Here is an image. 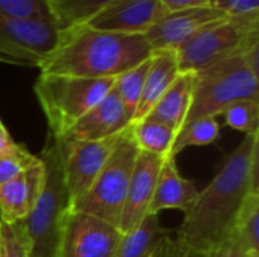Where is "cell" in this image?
<instances>
[{
  "label": "cell",
  "mask_w": 259,
  "mask_h": 257,
  "mask_svg": "<svg viewBox=\"0 0 259 257\" xmlns=\"http://www.w3.org/2000/svg\"><path fill=\"white\" fill-rule=\"evenodd\" d=\"M225 124L231 129L249 133L259 132V100H237L228 105L223 112Z\"/></svg>",
  "instance_id": "cell-25"
},
{
  "label": "cell",
  "mask_w": 259,
  "mask_h": 257,
  "mask_svg": "<svg viewBox=\"0 0 259 257\" xmlns=\"http://www.w3.org/2000/svg\"><path fill=\"white\" fill-rule=\"evenodd\" d=\"M134 121L129 111L112 89L93 106L62 138V141H99L120 135Z\"/></svg>",
  "instance_id": "cell-14"
},
{
  "label": "cell",
  "mask_w": 259,
  "mask_h": 257,
  "mask_svg": "<svg viewBox=\"0 0 259 257\" xmlns=\"http://www.w3.org/2000/svg\"><path fill=\"white\" fill-rule=\"evenodd\" d=\"M181 74L176 52H155L150 58V65L146 73L143 94L137 106L134 121H140L147 117L156 101L171 86L176 77Z\"/></svg>",
  "instance_id": "cell-17"
},
{
  "label": "cell",
  "mask_w": 259,
  "mask_h": 257,
  "mask_svg": "<svg viewBox=\"0 0 259 257\" xmlns=\"http://www.w3.org/2000/svg\"><path fill=\"white\" fill-rule=\"evenodd\" d=\"M231 236L247 253L259 254V194H249L244 198Z\"/></svg>",
  "instance_id": "cell-23"
},
{
  "label": "cell",
  "mask_w": 259,
  "mask_h": 257,
  "mask_svg": "<svg viewBox=\"0 0 259 257\" xmlns=\"http://www.w3.org/2000/svg\"><path fill=\"white\" fill-rule=\"evenodd\" d=\"M193 86L194 73H181L146 118L167 124L173 130L179 132V129L185 124L191 106Z\"/></svg>",
  "instance_id": "cell-18"
},
{
  "label": "cell",
  "mask_w": 259,
  "mask_h": 257,
  "mask_svg": "<svg viewBox=\"0 0 259 257\" xmlns=\"http://www.w3.org/2000/svg\"><path fill=\"white\" fill-rule=\"evenodd\" d=\"M225 17L211 6H199L178 11H167L144 33L147 44L155 52H178L184 47L203 26Z\"/></svg>",
  "instance_id": "cell-11"
},
{
  "label": "cell",
  "mask_w": 259,
  "mask_h": 257,
  "mask_svg": "<svg viewBox=\"0 0 259 257\" xmlns=\"http://www.w3.org/2000/svg\"><path fill=\"white\" fill-rule=\"evenodd\" d=\"M44 183V165L38 161L15 179L0 185V223L24 221L32 212Z\"/></svg>",
  "instance_id": "cell-15"
},
{
  "label": "cell",
  "mask_w": 259,
  "mask_h": 257,
  "mask_svg": "<svg viewBox=\"0 0 259 257\" xmlns=\"http://www.w3.org/2000/svg\"><path fill=\"white\" fill-rule=\"evenodd\" d=\"M0 62H3V59H2V58H0Z\"/></svg>",
  "instance_id": "cell-37"
},
{
  "label": "cell",
  "mask_w": 259,
  "mask_h": 257,
  "mask_svg": "<svg viewBox=\"0 0 259 257\" xmlns=\"http://www.w3.org/2000/svg\"><path fill=\"white\" fill-rule=\"evenodd\" d=\"M114 0H47L52 20L59 32L85 24Z\"/></svg>",
  "instance_id": "cell-20"
},
{
  "label": "cell",
  "mask_w": 259,
  "mask_h": 257,
  "mask_svg": "<svg viewBox=\"0 0 259 257\" xmlns=\"http://www.w3.org/2000/svg\"><path fill=\"white\" fill-rule=\"evenodd\" d=\"M36 161L38 156L32 155L21 144H18V147L12 151L0 155V185L15 179Z\"/></svg>",
  "instance_id": "cell-28"
},
{
  "label": "cell",
  "mask_w": 259,
  "mask_h": 257,
  "mask_svg": "<svg viewBox=\"0 0 259 257\" xmlns=\"http://www.w3.org/2000/svg\"><path fill=\"white\" fill-rule=\"evenodd\" d=\"M252 257H259V254H255V256H252Z\"/></svg>",
  "instance_id": "cell-36"
},
{
  "label": "cell",
  "mask_w": 259,
  "mask_h": 257,
  "mask_svg": "<svg viewBox=\"0 0 259 257\" xmlns=\"http://www.w3.org/2000/svg\"><path fill=\"white\" fill-rule=\"evenodd\" d=\"M165 12L161 0H114L85 26L108 32L144 35Z\"/></svg>",
  "instance_id": "cell-13"
},
{
  "label": "cell",
  "mask_w": 259,
  "mask_h": 257,
  "mask_svg": "<svg viewBox=\"0 0 259 257\" xmlns=\"http://www.w3.org/2000/svg\"><path fill=\"white\" fill-rule=\"evenodd\" d=\"M208 2L209 0H161L165 11H178V9L208 6Z\"/></svg>",
  "instance_id": "cell-31"
},
{
  "label": "cell",
  "mask_w": 259,
  "mask_h": 257,
  "mask_svg": "<svg viewBox=\"0 0 259 257\" xmlns=\"http://www.w3.org/2000/svg\"><path fill=\"white\" fill-rule=\"evenodd\" d=\"M120 135L99 141H62V179L68 206L83 197L108 162Z\"/></svg>",
  "instance_id": "cell-10"
},
{
  "label": "cell",
  "mask_w": 259,
  "mask_h": 257,
  "mask_svg": "<svg viewBox=\"0 0 259 257\" xmlns=\"http://www.w3.org/2000/svg\"><path fill=\"white\" fill-rule=\"evenodd\" d=\"M17 147H18V144L12 139V136L9 135L8 129L6 127L0 129V155L9 153V151H12Z\"/></svg>",
  "instance_id": "cell-33"
},
{
  "label": "cell",
  "mask_w": 259,
  "mask_h": 257,
  "mask_svg": "<svg viewBox=\"0 0 259 257\" xmlns=\"http://www.w3.org/2000/svg\"><path fill=\"white\" fill-rule=\"evenodd\" d=\"M115 79L39 74L33 92L47 120L49 135L62 138L114 86Z\"/></svg>",
  "instance_id": "cell-6"
},
{
  "label": "cell",
  "mask_w": 259,
  "mask_h": 257,
  "mask_svg": "<svg viewBox=\"0 0 259 257\" xmlns=\"http://www.w3.org/2000/svg\"><path fill=\"white\" fill-rule=\"evenodd\" d=\"M259 100V47L194 73L193 100L187 121L220 117L237 100Z\"/></svg>",
  "instance_id": "cell-3"
},
{
  "label": "cell",
  "mask_w": 259,
  "mask_h": 257,
  "mask_svg": "<svg viewBox=\"0 0 259 257\" xmlns=\"http://www.w3.org/2000/svg\"><path fill=\"white\" fill-rule=\"evenodd\" d=\"M208 6L231 17L259 12V0H209Z\"/></svg>",
  "instance_id": "cell-29"
},
{
  "label": "cell",
  "mask_w": 259,
  "mask_h": 257,
  "mask_svg": "<svg viewBox=\"0 0 259 257\" xmlns=\"http://www.w3.org/2000/svg\"><path fill=\"white\" fill-rule=\"evenodd\" d=\"M0 12L14 18L53 23L47 0H0Z\"/></svg>",
  "instance_id": "cell-26"
},
{
  "label": "cell",
  "mask_w": 259,
  "mask_h": 257,
  "mask_svg": "<svg viewBox=\"0 0 259 257\" xmlns=\"http://www.w3.org/2000/svg\"><path fill=\"white\" fill-rule=\"evenodd\" d=\"M134 141L140 151L158 155V156H170L176 130L155 120L143 118L131 124Z\"/></svg>",
  "instance_id": "cell-21"
},
{
  "label": "cell",
  "mask_w": 259,
  "mask_h": 257,
  "mask_svg": "<svg viewBox=\"0 0 259 257\" xmlns=\"http://www.w3.org/2000/svg\"><path fill=\"white\" fill-rule=\"evenodd\" d=\"M256 253H247L232 236H229L225 242L212 248L209 253L199 257H252Z\"/></svg>",
  "instance_id": "cell-30"
},
{
  "label": "cell",
  "mask_w": 259,
  "mask_h": 257,
  "mask_svg": "<svg viewBox=\"0 0 259 257\" xmlns=\"http://www.w3.org/2000/svg\"><path fill=\"white\" fill-rule=\"evenodd\" d=\"M164 257H199L191 254L188 250H185L176 239H173L171 236L167 239L165 242V251H164Z\"/></svg>",
  "instance_id": "cell-32"
},
{
  "label": "cell",
  "mask_w": 259,
  "mask_h": 257,
  "mask_svg": "<svg viewBox=\"0 0 259 257\" xmlns=\"http://www.w3.org/2000/svg\"><path fill=\"white\" fill-rule=\"evenodd\" d=\"M3 127H5V124H3V123L0 121V129H3Z\"/></svg>",
  "instance_id": "cell-35"
},
{
  "label": "cell",
  "mask_w": 259,
  "mask_h": 257,
  "mask_svg": "<svg viewBox=\"0 0 259 257\" xmlns=\"http://www.w3.org/2000/svg\"><path fill=\"white\" fill-rule=\"evenodd\" d=\"M59 30L52 21L21 20L0 12V58L3 62L39 67L55 48Z\"/></svg>",
  "instance_id": "cell-8"
},
{
  "label": "cell",
  "mask_w": 259,
  "mask_h": 257,
  "mask_svg": "<svg viewBox=\"0 0 259 257\" xmlns=\"http://www.w3.org/2000/svg\"><path fill=\"white\" fill-rule=\"evenodd\" d=\"M168 238H170V236H168ZM168 238H167V239H168ZM167 239H165V242H167ZM165 242H164V244H162V245H161V247H159V248L155 251V254H153L152 257H164V251H165Z\"/></svg>",
  "instance_id": "cell-34"
},
{
  "label": "cell",
  "mask_w": 259,
  "mask_h": 257,
  "mask_svg": "<svg viewBox=\"0 0 259 257\" xmlns=\"http://www.w3.org/2000/svg\"><path fill=\"white\" fill-rule=\"evenodd\" d=\"M170 232L159 224L158 215H146L131 232L124 233L112 257H152L165 242Z\"/></svg>",
  "instance_id": "cell-19"
},
{
  "label": "cell",
  "mask_w": 259,
  "mask_h": 257,
  "mask_svg": "<svg viewBox=\"0 0 259 257\" xmlns=\"http://www.w3.org/2000/svg\"><path fill=\"white\" fill-rule=\"evenodd\" d=\"M138 153L140 150L134 141L129 126L120 133L114 151L90 191L70 204L68 209L97 217L118 227L131 174Z\"/></svg>",
  "instance_id": "cell-7"
},
{
  "label": "cell",
  "mask_w": 259,
  "mask_h": 257,
  "mask_svg": "<svg viewBox=\"0 0 259 257\" xmlns=\"http://www.w3.org/2000/svg\"><path fill=\"white\" fill-rule=\"evenodd\" d=\"M152 55L144 35L99 30L82 24L59 32L55 48L38 68L42 74L115 79Z\"/></svg>",
  "instance_id": "cell-2"
},
{
  "label": "cell",
  "mask_w": 259,
  "mask_h": 257,
  "mask_svg": "<svg viewBox=\"0 0 259 257\" xmlns=\"http://www.w3.org/2000/svg\"><path fill=\"white\" fill-rule=\"evenodd\" d=\"M220 139V126L217 118L203 117L187 121L179 132L176 133L170 156L176 159V156L184 151L187 147H202L215 144Z\"/></svg>",
  "instance_id": "cell-22"
},
{
  "label": "cell",
  "mask_w": 259,
  "mask_h": 257,
  "mask_svg": "<svg viewBox=\"0 0 259 257\" xmlns=\"http://www.w3.org/2000/svg\"><path fill=\"white\" fill-rule=\"evenodd\" d=\"M149 65H150V59H147L143 64L117 76L115 82H114V91L117 92V95L123 101V105L129 111L134 112V115H135L137 106H138L141 94H143L144 79H146Z\"/></svg>",
  "instance_id": "cell-24"
},
{
  "label": "cell",
  "mask_w": 259,
  "mask_h": 257,
  "mask_svg": "<svg viewBox=\"0 0 259 257\" xmlns=\"http://www.w3.org/2000/svg\"><path fill=\"white\" fill-rule=\"evenodd\" d=\"M259 47V12L225 15L203 26L178 55L181 73H197Z\"/></svg>",
  "instance_id": "cell-5"
},
{
  "label": "cell",
  "mask_w": 259,
  "mask_h": 257,
  "mask_svg": "<svg viewBox=\"0 0 259 257\" xmlns=\"http://www.w3.org/2000/svg\"><path fill=\"white\" fill-rule=\"evenodd\" d=\"M199 189L196 188V185L181 176L176 159L171 156H165L158 176L153 198L149 206V214L158 215L159 212L168 209L187 214L194 204Z\"/></svg>",
  "instance_id": "cell-16"
},
{
  "label": "cell",
  "mask_w": 259,
  "mask_h": 257,
  "mask_svg": "<svg viewBox=\"0 0 259 257\" xmlns=\"http://www.w3.org/2000/svg\"><path fill=\"white\" fill-rule=\"evenodd\" d=\"M0 257H30L23 223H0Z\"/></svg>",
  "instance_id": "cell-27"
},
{
  "label": "cell",
  "mask_w": 259,
  "mask_h": 257,
  "mask_svg": "<svg viewBox=\"0 0 259 257\" xmlns=\"http://www.w3.org/2000/svg\"><path fill=\"white\" fill-rule=\"evenodd\" d=\"M249 194H259V132L246 135L206 188L199 191L175 239L194 256L209 253L231 236Z\"/></svg>",
  "instance_id": "cell-1"
},
{
  "label": "cell",
  "mask_w": 259,
  "mask_h": 257,
  "mask_svg": "<svg viewBox=\"0 0 259 257\" xmlns=\"http://www.w3.org/2000/svg\"><path fill=\"white\" fill-rule=\"evenodd\" d=\"M44 165V183L39 197L21 221L27 238L30 257H56L62 218L68 209V197L62 179L61 142L49 135L39 155Z\"/></svg>",
  "instance_id": "cell-4"
},
{
  "label": "cell",
  "mask_w": 259,
  "mask_h": 257,
  "mask_svg": "<svg viewBox=\"0 0 259 257\" xmlns=\"http://www.w3.org/2000/svg\"><path fill=\"white\" fill-rule=\"evenodd\" d=\"M123 233L97 217L67 209L59 233L56 257H112Z\"/></svg>",
  "instance_id": "cell-9"
},
{
  "label": "cell",
  "mask_w": 259,
  "mask_h": 257,
  "mask_svg": "<svg viewBox=\"0 0 259 257\" xmlns=\"http://www.w3.org/2000/svg\"><path fill=\"white\" fill-rule=\"evenodd\" d=\"M164 159L165 156L146 151L138 153L118 221V230L123 235L134 230L144 220V217L149 215V206L153 198Z\"/></svg>",
  "instance_id": "cell-12"
}]
</instances>
